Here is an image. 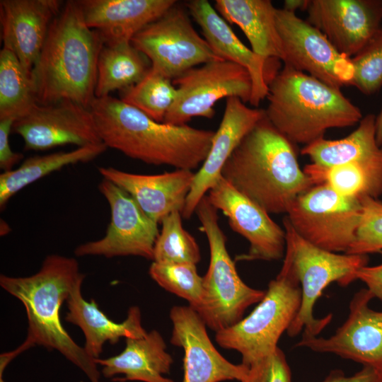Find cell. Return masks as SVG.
<instances>
[{"instance_id":"obj_1","label":"cell","mask_w":382,"mask_h":382,"mask_svg":"<svg viewBox=\"0 0 382 382\" xmlns=\"http://www.w3.org/2000/svg\"><path fill=\"white\" fill-rule=\"evenodd\" d=\"M91 110L98 134L108 148L155 166L192 170L203 163L214 132L154 120L110 96L96 98Z\"/></svg>"},{"instance_id":"obj_2","label":"cell","mask_w":382,"mask_h":382,"mask_svg":"<svg viewBox=\"0 0 382 382\" xmlns=\"http://www.w3.org/2000/svg\"><path fill=\"white\" fill-rule=\"evenodd\" d=\"M293 144L265 115L233 151L221 176L269 214H286L313 185L300 168Z\"/></svg>"},{"instance_id":"obj_3","label":"cell","mask_w":382,"mask_h":382,"mask_svg":"<svg viewBox=\"0 0 382 382\" xmlns=\"http://www.w3.org/2000/svg\"><path fill=\"white\" fill-rule=\"evenodd\" d=\"M104 42L85 23L77 1H68L52 22L32 69L37 103L69 100L90 108Z\"/></svg>"},{"instance_id":"obj_4","label":"cell","mask_w":382,"mask_h":382,"mask_svg":"<svg viewBox=\"0 0 382 382\" xmlns=\"http://www.w3.org/2000/svg\"><path fill=\"white\" fill-rule=\"evenodd\" d=\"M85 274L74 257L47 255L35 274L27 277L0 276V285L23 305L28 318L27 338L34 345L56 350L81 369L91 382H100L95 359L77 345L64 328L60 308Z\"/></svg>"},{"instance_id":"obj_5","label":"cell","mask_w":382,"mask_h":382,"mask_svg":"<svg viewBox=\"0 0 382 382\" xmlns=\"http://www.w3.org/2000/svg\"><path fill=\"white\" fill-rule=\"evenodd\" d=\"M267 98L266 117L293 144L308 145L363 117L340 88L287 65L268 82Z\"/></svg>"},{"instance_id":"obj_6","label":"cell","mask_w":382,"mask_h":382,"mask_svg":"<svg viewBox=\"0 0 382 382\" xmlns=\"http://www.w3.org/2000/svg\"><path fill=\"white\" fill-rule=\"evenodd\" d=\"M301 303V287L289 257L268 284L263 299L253 311L235 325L216 332L222 348L239 352L247 367L272 354L282 335L296 316Z\"/></svg>"},{"instance_id":"obj_7","label":"cell","mask_w":382,"mask_h":382,"mask_svg":"<svg viewBox=\"0 0 382 382\" xmlns=\"http://www.w3.org/2000/svg\"><path fill=\"white\" fill-rule=\"evenodd\" d=\"M218 209L205 195L195 213L199 229L208 240L210 262L203 278V296L196 311L207 326L216 332L228 328L243 318L245 311L259 303L265 291L247 285L238 275L226 249V238L219 224Z\"/></svg>"},{"instance_id":"obj_8","label":"cell","mask_w":382,"mask_h":382,"mask_svg":"<svg viewBox=\"0 0 382 382\" xmlns=\"http://www.w3.org/2000/svg\"><path fill=\"white\" fill-rule=\"evenodd\" d=\"M286 233V250L301 287V303L294 320L286 330L289 337L303 331L305 337H316L331 321L332 314L322 318L313 315V307L324 289L337 282L347 286L357 279L356 274L367 265L366 255L339 254L320 248L301 237L283 219Z\"/></svg>"},{"instance_id":"obj_9","label":"cell","mask_w":382,"mask_h":382,"mask_svg":"<svg viewBox=\"0 0 382 382\" xmlns=\"http://www.w3.org/2000/svg\"><path fill=\"white\" fill-rule=\"evenodd\" d=\"M361 216L359 199L322 185H313L298 196L286 216L303 239L320 248L344 253L355 240Z\"/></svg>"},{"instance_id":"obj_10","label":"cell","mask_w":382,"mask_h":382,"mask_svg":"<svg viewBox=\"0 0 382 382\" xmlns=\"http://www.w3.org/2000/svg\"><path fill=\"white\" fill-rule=\"evenodd\" d=\"M187 8L175 3L132 39L151 66L173 80L203 64L224 60L194 28Z\"/></svg>"},{"instance_id":"obj_11","label":"cell","mask_w":382,"mask_h":382,"mask_svg":"<svg viewBox=\"0 0 382 382\" xmlns=\"http://www.w3.org/2000/svg\"><path fill=\"white\" fill-rule=\"evenodd\" d=\"M177 96L163 122L184 125L195 117L211 119L216 103L236 97L250 102L252 81L243 66L226 60L209 62L193 67L173 80Z\"/></svg>"},{"instance_id":"obj_12","label":"cell","mask_w":382,"mask_h":382,"mask_svg":"<svg viewBox=\"0 0 382 382\" xmlns=\"http://www.w3.org/2000/svg\"><path fill=\"white\" fill-rule=\"evenodd\" d=\"M98 190L109 204L110 221L103 237L78 245L74 254L107 258L132 255L154 260V245L160 233L158 223L113 183L103 179Z\"/></svg>"},{"instance_id":"obj_13","label":"cell","mask_w":382,"mask_h":382,"mask_svg":"<svg viewBox=\"0 0 382 382\" xmlns=\"http://www.w3.org/2000/svg\"><path fill=\"white\" fill-rule=\"evenodd\" d=\"M276 23L284 65L332 87L351 86L354 74L351 58L337 51L318 28L282 8H277Z\"/></svg>"},{"instance_id":"obj_14","label":"cell","mask_w":382,"mask_h":382,"mask_svg":"<svg viewBox=\"0 0 382 382\" xmlns=\"http://www.w3.org/2000/svg\"><path fill=\"white\" fill-rule=\"evenodd\" d=\"M11 132L21 137L26 150L43 151L66 144L81 147L103 143L90 108L69 100L35 104L14 122Z\"/></svg>"},{"instance_id":"obj_15","label":"cell","mask_w":382,"mask_h":382,"mask_svg":"<svg viewBox=\"0 0 382 382\" xmlns=\"http://www.w3.org/2000/svg\"><path fill=\"white\" fill-rule=\"evenodd\" d=\"M374 296L366 288L354 294L344 323L329 337H305L295 345L352 360L382 373V311L369 306Z\"/></svg>"},{"instance_id":"obj_16","label":"cell","mask_w":382,"mask_h":382,"mask_svg":"<svg viewBox=\"0 0 382 382\" xmlns=\"http://www.w3.org/2000/svg\"><path fill=\"white\" fill-rule=\"evenodd\" d=\"M210 203L228 218L235 232L250 243L248 252L238 260H278L286 250V233L270 214L237 191L222 176L209 190Z\"/></svg>"},{"instance_id":"obj_17","label":"cell","mask_w":382,"mask_h":382,"mask_svg":"<svg viewBox=\"0 0 382 382\" xmlns=\"http://www.w3.org/2000/svg\"><path fill=\"white\" fill-rule=\"evenodd\" d=\"M307 21L341 54L352 58L380 31L381 0H309Z\"/></svg>"},{"instance_id":"obj_18","label":"cell","mask_w":382,"mask_h":382,"mask_svg":"<svg viewBox=\"0 0 382 382\" xmlns=\"http://www.w3.org/2000/svg\"><path fill=\"white\" fill-rule=\"evenodd\" d=\"M170 343L184 350L183 382H243L248 367L225 359L211 342L207 325L191 306H174L170 311Z\"/></svg>"},{"instance_id":"obj_19","label":"cell","mask_w":382,"mask_h":382,"mask_svg":"<svg viewBox=\"0 0 382 382\" xmlns=\"http://www.w3.org/2000/svg\"><path fill=\"white\" fill-rule=\"evenodd\" d=\"M263 109L252 108L236 97L227 98L222 120L214 132L211 148L195 173L182 216L190 219L200 200L221 176L223 167L243 138L265 116Z\"/></svg>"},{"instance_id":"obj_20","label":"cell","mask_w":382,"mask_h":382,"mask_svg":"<svg viewBox=\"0 0 382 382\" xmlns=\"http://www.w3.org/2000/svg\"><path fill=\"white\" fill-rule=\"evenodd\" d=\"M62 7L59 0L0 1L3 48L12 52L27 70L32 71Z\"/></svg>"},{"instance_id":"obj_21","label":"cell","mask_w":382,"mask_h":382,"mask_svg":"<svg viewBox=\"0 0 382 382\" xmlns=\"http://www.w3.org/2000/svg\"><path fill=\"white\" fill-rule=\"evenodd\" d=\"M98 171L103 179L126 191L158 224L173 212H183L195 175L183 169L156 175L132 173L113 167H99Z\"/></svg>"},{"instance_id":"obj_22","label":"cell","mask_w":382,"mask_h":382,"mask_svg":"<svg viewBox=\"0 0 382 382\" xmlns=\"http://www.w3.org/2000/svg\"><path fill=\"white\" fill-rule=\"evenodd\" d=\"M185 7L214 52L222 59L237 64L248 71L252 81L249 103L257 107L268 94L265 71L267 60L246 47L207 0L189 1Z\"/></svg>"},{"instance_id":"obj_23","label":"cell","mask_w":382,"mask_h":382,"mask_svg":"<svg viewBox=\"0 0 382 382\" xmlns=\"http://www.w3.org/2000/svg\"><path fill=\"white\" fill-rule=\"evenodd\" d=\"M87 26L104 45L131 42L146 25L161 16L175 0H79Z\"/></svg>"},{"instance_id":"obj_24","label":"cell","mask_w":382,"mask_h":382,"mask_svg":"<svg viewBox=\"0 0 382 382\" xmlns=\"http://www.w3.org/2000/svg\"><path fill=\"white\" fill-rule=\"evenodd\" d=\"M83 280L76 282L66 300L68 312L65 320L82 330L85 336L83 348L91 357L99 358L106 342L115 345L121 337L139 338L146 335L138 306L128 309L125 320L115 322L99 308L94 299L85 300L81 292Z\"/></svg>"},{"instance_id":"obj_25","label":"cell","mask_w":382,"mask_h":382,"mask_svg":"<svg viewBox=\"0 0 382 382\" xmlns=\"http://www.w3.org/2000/svg\"><path fill=\"white\" fill-rule=\"evenodd\" d=\"M124 350L106 359H95L102 366L105 378L123 375L115 381L175 382L164 375L169 374L173 359L166 352V342L156 330L147 332L144 337L126 338Z\"/></svg>"},{"instance_id":"obj_26","label":"cell","mask_w":382,"mask_h":382,"mask_svg":"<svg viewBox=\"0 0 382 382\" xmlns=\"http://www.w3.org/2000/svg\"><path fill=\"white\" fill-rule=\"evenodd\" d=\"M214 8L229 23L238 25L251 50L263 59L283 61L284 54L276 23V11L270 0H216Z\"/></svg>"},{"instance_id":"obj_27","label":"cell","mask_w":382,"mask_h":382,"mask_svg":"<svg viewBox=\"0 0 382 382\" xmlns=\"http://www.w3.org/2000/svg\"><path fill=\"white\" fill-rule=\"evenodd\" d=\"M376 116L363 117L357 128L339 139L320 138L304 146L301 153L312 163L333 166L349 163L382 166V147L376 137Z\"/></svg>"},{"instance_id":"obj_28","label":"cell","mask_w":382,"mask_h":382,"mask_svg":"<svg viewBox=\"0 0 382 382\" xmlns=\"http://www.w3.org/2000/svg\"><path fill=\"white\" fill-rule=\"evenodd\" d=\"M103 143L77 147L69 151L37 155L26 158L17 168L0 175V207L28 185L69 165L86 163L107 149Z\"/></svg>"},{"instance_id":"obj_29","label":"cell","mask_w":382,"mask_h":382,"mask_svg":"<svg viewBox=\"0 0 382 382\" xmlns=\"http://www.w3.org/2000/svg\"><path fill=\"white\" fill-rule=\"evenodd\" d=\"M147 59L131 42L103 45L98 59L96 98L139 82L151 67Z\"/></svg>"},{"instance_id":"obj_30","label":"cell","mask_w":382,"mask_h":382,"mask_svg":"<svg viewBox=\"0 0 382 382\" xmlns=\"http://www.w3.org/2000/svg\"><path fill=\"white\" fill-rule=\"evenodd\" d=\"M303 170L313 185L328 186L345 197L378 199L382 195V166L349 163L325 166L311 163Z\"/></svg>"},{"instance_id":"obj_31","label":"cell","mask_w":382,"mask_h":382,"mask_svg":"<svg viewBox=\"0 0 382 382\" xmlns=\"http://www.w3.org/2000/svg\"><path fill=\"white\" fill-rule=\"evenodd\" d=\"M37 103L32 71L7 49L0 51V120H15L27 114Z\"/></svg>"},{"instance_id":"obj_32","label":"cell","mask_w":382,"mask_h":382,"mask_svg":"<svg viewBox=\"0 0 382 382\" xmlns=\"http://www.w3.org/2000/svg\"><path fill=\"white\" fill-rule=\"evenodd\" d=\"M122 91L124 103L159 122H163L177 96L173 80L151 66L139 82Z\"/></svg>"},{"instance_id":"obj_33","label":"cell","mask_w":382,"mask_h":382,"mask_svg":"<svg viewBox=\"0 0 382 382\" xmlns=\"http://www.w3.org/2000/svg\"><path fill=\"white\" fill-rule=\"evenodd\" d=\"M181 215L180 212L175 211L161 221V231L154 245V262L197 265L200 261L199 245L194 237L183 227Z\"/></svg>"},{"instance_id":"obj_34","label":"cell","mask_w":382,"mask_h":382,"mask_svg":"<svg viewBox=\"0 0 382 382\" xmlns=\"http://www.w3.org/2000/svg\"><path fill=\"white\" fill-rule=\"evenodd\" d=\"M196 265L153 262L149 272L160 286L185 299L197 311L202 300L203 278L197 273Z\"/></svg>"},{"instance_id":"obj_35","label":"cell","mask_w":382,"mask_h":382,"mask_svg":"<svg viewBox=\"0 0 382 382\" xmlns=\"http://www.w3.org/2000/svg\"><path fill=\"white\" fill-rule=\"evenodd\" d=\"M351 59L354 70L351 86L365 95L378 92L382 86V32Z\"/></svg>"},{"instance_id":"obj_36","label":"cell","mask_w":382,"mask_h":382,"mask_svg":"<svg viewBox=\"0 0 382 382\" xmlns=\"http://www.w3.org/2000/svg\"><path fill=\"white\" fill-rule=\"evenodd\" d=\"M361 216L355 240L346 253L368 255L382 251V202L378 199L361 198Z\"/></svg>"},{"instance_id":"obj_37","label":"cell","mask_w":382,"mask_h":382,"mask_svg":"<svg viewBox=\"0 0 382 382\" xmlns=\"http://www.w3.org/2000/svg\"><path fill=\"white\" fill-rule=\"evenodd\" d=\"M243 382H291V371L283 351L278 347L272 354L248 366Z\"/></svg>"},{"instance_id":"obj_38","label":"cell","mask_w":382,"mask_h":382,"mask_svg":"<svg viewBox=\"0 0 382 382\" xmlns=\"http://www.w3.org/2000/svg\"><path fill=\"white\" fill-rule=\"evenodd\" d=\"M15 121L10 118L0 120V168L3 172L13 170L23 157L21 153L13 151L9 143V134Z\"/></svg>"},{"instance_id":"obj_39","label":"cell","mask_w":382,"mask_h":382,"mask_svg":"<svg viewBox=\"0 0 382 382\" xmlns=\"http://www.w3.org/2000/svg\"><path fill=\"white\" fill-rule=\"evenodd\" d=\"M321 382H382V373L372 368L363 366L352 376H346L339 369L332 371Z\"/></svg>"},{"instance_id":"obj_40","label":"cell","mask_w":382,"mask_h":382,"mask_svg":"<svg viewBox=\"0 0 382 382\" xmlns=\"http://www.w3.org/2000/svg\"><path fill=\"white\" fill-rule=\"evenodd\" d=\"M380 253L382 254V251ZM356 278L366 284L374 298L382 301V263L362 267L357 271Z\"/></svg>"},{"instance_id":"obj_41","label":"cell","mask_w":382,"mask_h":382,"mask_svg":"<svg viewBox=\"0 0 382 382\" xmlns=\"http://www.w3.org/2000/svg\"><path fill=\"white\" fill-rule=\"evenodd\" d=\"M309 0H285L282 8L295 13L298 10L306 9Z\"/></svg>"},{"instance_id":"obj_42","label":"cell","mask_w":382,"mask_h":382,"mask_svg":"<svg viewBox=\"0 0 382 382\" xmlns=\"http://www.w3.org/2000/svg\"><path fill=\"white\" fill-rule=\"evenodd\" d=\"M376 137L379 146L382 147V108L376 117Z\"/></svg>"},{"instance_id":"obj_43","label":"cell","mask_w":382,"mask_h":382,"mask_svg":"<svg viewBox=\"0 0 382 382\" xmlns=\"http://www.w3.org/2000/svg\"><path fill=\"white\" fill-rule=\"evenodd\" d=\"M0 382H6V381L4 380V378H0Z\"/></svg>"},{"instance_id":"obj_44","label":"cell","mask_w":382,"mask_h":382,"mask_svg":"<svg viewBox=\"0 0 382 382\" xmlns=\"http://www.w3.org/2000/svg\"><path fill=\"white\" fill-rule=\"evenodd\" d=\"M381 31L382 32V25H381Z\"/></svg>"}]
</instances>
